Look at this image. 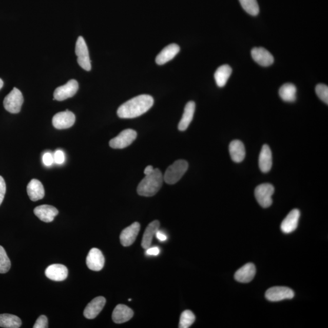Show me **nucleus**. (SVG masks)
<instances>
[{"label":"nucleus","instance_id":"nucleus-1","mask_svg":"<svg viewBox=\"0 0 328 328\" xmlns=\"http://www.w3.org/2000/svg\"><path fill=\"white\" fill-rule=\"evenodd\" d=\"M154 104V99L150 95L142 94L130 99L118 109V117L122 119H132L147 112Z\"/></svg>","mask_w":328,"mask_h":328},{"label":"nucleus","instance_id":"nucleus-2","mask_svg":"<svg viewBox=\"0 0 328 328\" xmlns=\"http://www.w3.org/2000/svg\"><path fill=\"white\" fill-rule=\"evenodd\" d=\"M164 177L160 169L155 168L150 175H146L139 183L138 194L142 197H153L161 189Z\"/></svg>","mask_w":328,"mask_h":328},{"label":"nucleus","instance_id":"nucleus-3","mask_svg":"<svg viewBox=\"0 0 328 328\" xmlns=\"http://www.w3.org/2000/svg\"><path fill=\"white\" fill-rule=\"evenodd\" d=\"M188 164L185 160H178L169 166L165 171L164 181L168 184H175L181 180L187 171Z\"/></svg>","mask_w":328,"mask_h":328},{"label":"nucleus","instance_id":"nucleus-4","mask_svg":"<svg viewBox=\"0 0 328 328\" xmlns=\"http://www.w3.org/2000/svg\"><path fill=\"white\" fill-rule=\"evenodd\" d=\"M24 101L23 94L18 89L14 88L9 94L6 96L3 105L6 111L11 113H18L21 111Z\"/></svg>","mask_w":328,"mask_h":328},{"label":"nucleus","instance_id":"nucleus-5","mask_svg":"<svg viewBox=\"0 0 328 328\" xmlns=\"http://www.w3.org/2000/svg\"><path fill=\"white\" fill-rule=\"evenodd\" d=\"M274 187L268 183L258 185L255 190V196L258 203L263 208L269 207L273 204Z\"/></svg>","mask_w":328,"mask_h":328},{"label":"nucleus","instance_id":"nucleus-6","mask_svg":"<svg viewBox=\"0 0 328 328\" xmlns=\"http://www.w3.org/2000/svg\"><path fill=\"white\" fill-rule=\"evenodd\" d=\"M75 54L78 56V62L79 66L86 71H90L91 65L88 46L82 36H79L77 42H76Z\"/></svg>","mask_w":328,"mask_h":328},{"label":"nucleus","instance_id":"nucleus-7","mask_svg":"<svg viewBox=\"0 0 328 328\" xmlns=\"http://www.w3.org/2000/svg\"><path fill=\"white\" fill-rule=\"evenodd\" d=\"M137 138V131L132 129L122 131L118 137L109 141V146L114 149H123L130 146Z\"/></svg>","mask_w":328,"mask_h":328},{"label":"nucleus","instance_id":"nucleus-8","mask_svg":"<svg viewBox=\"0 0 328 328\" xmlns=\"http://www.w3.org/2000/svg\"><path fill=\"white\" fill-rule=\"evenodd\" d=\"M78 82L72 79L65 85L55 89L54 92V100L63 101L72 98L78 92Z\"/></svg>","mask_w":328,"mask_h":328},{"label":"nucleus","instance_id":"nucleus-9","mask_svg":"<svg viewBox=\"0 0 328 328\" xmlns=\"http://www.w3.org/2000/svg\"><path fill=\"white\" fill-rule=\"evenodd\" d=\"M294 292L290 288L284 286H275L266 291L265 296L270 301H280L293 299Z\"/></svg>","mask_w":328,"mask_h":328},{"label":"nucleus","instance_id":"nucleus-10","mask_svg":"<svg viewBox=\"0 0 328 328\" xmlns=\"http://www.w3.org/2000/svg\"><path fill=\"white\" fill-rule=\"evenodd\" d=\"M75 122V117L73 112L66 109L65 111L60 112L52 118V124L58 130H64L72 127Z\"/></svg>","mask_w":328,"mask_h":328},{"label":"nucleus","instance_id":"nucleus-11","mask_svg":"<svg viewBox=\"0 0 328 328\" xmlns=\"http://www.w3.org/2000/svg\"><path fill=\"white\" fill-rule=\"evenodd\" d=\"M105 264V257L102 252L97 248H92L87 257V265L89 269L100 271Z\"/></svg>","mask_w":328,"mask_h":328},{"label":"nucleus","instance_id":"nucleus-12","mask_svg":"<svg viewBox=\"0 0 328 328\" xmlns=\"http://www.w3.org/2000/svg\"><path fill=\"white\" fill-rule=\"evenodd\" d=\"M141 225L138 222L122 230L120 235V241L122 246L128 247L134 243L140 231Z\"/></svg>","mask_w":328,"mask_h":328},{"label":"nucleus","instance_id":"nucleus-13","mask_svg":"<svg viewBox=\"0 0 328 328\" xmlns=\"http://www.w3.org/2000/svg\"><path fill=\"white\" fill-rule=\"evenodd\" d=\"M104 297H98L89 303L84 310V316L88 319H94L101 312L105 305Z\"/></svg>","mask_w":328,"mask_h":328},{"label":"nucleus","instance_id":"nucleus-14","mask_svg":"<svg viewBox=\"0 0 328 328\" xmlns=\"http://www.w3.org/2000/svg\"><path fill=\"white\" fill-rule=\"evenodd\" d=\"M45 275L46 277L52 281H62L67 278L68 271L64 265L54 264L46 268Z\"/></svg>","mask_w":328,"mask_h":328},{"label":"nucleus","instance_id":"nucleus-15","mask_svg":"<svg viewBox=\"0 0 328 328\" xmlns=\"http://www.w3.org/2000/svg\"><path fill=\"white\" fill-rule=\"evenodd\" d=\"M300 217V211L294 209L284 218L281 224V230L284 234H291L296 230Z\"/></svg>","mask_w":328,"mask_h":328},{"label":"nucleus","instance_id":"nucleus-16","mask_svg":"<svg viewBox=\"0 0 328 328\" xmlns=\"http://www.w3.org/2000/svg\"><path fill=\"white\" fill-rule=\"evenodd\" d=\"M34 212L35 216L45 223H51L59 214L57 208L49 205H40L35 208Z\"/></svg>","mask_w":328,"mask_h":328},{"label":"nucleus","instance_id":"nucleus-17","mask_svg":"<svg viewBox=\"0 0 328 328\" xmlns=\"http://www.w3.org/2000/svg\"><path fill=\"white\" fill-rule=\"evenodd\" d=\"M251 55L254 61L261 66H269L274 64L273 55L263 48H254L251 51Z\"/></svg>","mask_w":328,"mask_h":328},{"label":"nucleus","instance_id":"nucleus-18","mask_svg":"<svg viewBox=\"0 0 328 328\" xmlns=\"http://www.w3.org/2000/svg\"><path fill=\"white\" fill-rule=\"evenodd\" d=\"M256 274V267L253 263H247L235 274V279L240 283H249Z\"/></svg>","mask_w":328,"mask_h":328},{"label":"nucleus","instance_id":"nucleus-19","mask_svg":"<svg viewBox=\"0 0 328 328\" xmlns=\"http://www.w3.org/2000/svg\"><path fill=\"white\" fill-rule=\"evenodd\" d=\"M134 313L131 308L124 304H118L112 314L114 322L118 324L127 322L133 317Z\"/></svg>","mask_w":328,"mask_h":328},{"label":"nucleus","instance_id":"nucleus-20","mask_svg":"<svg viewBox=\"0 0 328 328\" xmlns=\"http://www.w3.org/2000/svg\"><path fill=\"white\" fill-rule=\"evenodd\" d=\"M180 51V48L178 45H169L157 55L156 62L159 65H164L173 59Z\"/></svg>","mask_w":328,"mask_h":328},{"label":"nucleus","instance_id":"nucleus-21","mask_svg":"<svg viewBox=\"0 0 328 328\" xmlns=\"http://www.w3.org/2000/svg\"><path fill=\"white\" fill-rule=\"evenodd\" d=\"M195 103L193 101L188 102L184 108V114L178 125V129L181 131L186 130L192 121L195 111Z\"/></svg>","mask_w":328,"mask_h":328},{"label":"nucleus","instance_id":"nucleus-22","mask_svg":"<svg viewBox=\"0 0 328 328\" xmlns=\"http://www.w3.org/2000/svg\"><path fill=\"white\" fill-rule=\"evenodd\" d=\"M27 192L30 200L32 201L42 200L45 197L44 185L41 182L35 179L29 182L27 186Z\"/></svg>","mask_w":328,"mask_h":328},{"label":"nucleus","instance_id":"nucleus-23","mask_svg":"<svg viewBox=\"0 0 328 328\" xmlns=\"http://www.w3.org/2000/svg\"><path fill=\"white\" fill-rule=\"evenodd\" d=\"M273 166V155L271 148L266 144L263 146L259 157V167L263 173H267Z\"/></svg>","mask_w":328,"mask_h":328},{"label":"nucleus","instance_id":"nucleus-24","mask_svg":"<svg viewBox=\"0 0 328 328\" xmlns=\"http://www.w3.org/2000/svg\"><path fill=\"white\" fill-rule=\"evenodd\" d=\"M229 153L231 160L237 163H239L244 160L246 156L244 145L239 140H234L231 142L229 145Z\"/></svg>","mask_w":328,"mask_h":328},{"label":"nucleus","instance_id":"nucleus-25","mask_svg":"<svg viewBox=\"0 0 328 328\" xmlns=\"http://www.w3.org/2000/svg\"><path fill=\"white\" fill-rule=\"evenodd\" d=\"M160 221L155 220L149 224L147 227L146 228L141 243L142 247L145 249H147V248L150 247L152 240H153L156 234L160 229Z\"/></svg>","mask_w":328,"mask_h":328},{"label":"nucleus","instance_id":"nucleus-26","mask_svg":"<svg viewBox=\"0 0 328 328\" xmlns=\"http://www.w3.org/2000/svg\"><path fill=\"white\" fill-rule=\"evenodd\" d=\"M233 72V69L229 65H224L217 69L215 73V81L219 87H224Z\"/></svg>","mask_w":328,"mask_h":328},{"label":"nucleus","instance_id":"nucleus-27","mask_svg":"<svg viewBox=\"0 0 328 328\" xmlns=\"http://www.w3.org/2000/svg\"><path fill=\"white\" fill-rule=\"evenodd\" d=\"M22 320L17 316L9 314H0V327L18 328L22 326Z\"/></svg>","mask_w":328,"mask_h":328},{"label":"nucleus","instance_id":"nucleus-28","mask_svg":"<svg viewBox=\"0 0 328 328\" xmlns=\"http://www.w3.org/2000/svg\"><path fill=\"white\" fill-rule=\"evenodd\" d=\"M297 88L292 84L281 86L279 90L280 98L285 102H293L296 100Z\"/></svg>","mask_w":328,"mask_h":328},{"label":"nucleus","instance_id":"nucleus-29","mask_svg":"<svg viewBox=\"0 0 328 328\" xmlns=\"http://www.w3.org/2000/svg\"><path fill=\"white\" fill-rule=\"evenodd\" d=\"M242 8L248 14L257 16L259 14L260 9L257 0H239Z\"/></svg>","mask_w":328,"mask_h":328},{"label":"nucleus","instance_id":"nucleus-30","mask_svg":"<svg viewBox=\"0 0 328 328\" xmlns=\"http://www.w3.org/2000/svg\"><path fill=\"white\" fill-rule=\"evenodd\" d=\"M195 314L190 310H185L182 313L180 317L179 327L188 328L194 324L195 321Z\"/></svg>","mask_w":328,"mask_h":328},{"label":"nucleus","instance_id":"nucleus-31","mask_svg":"<svg viewBox=\"0 0 328 328\" xmlns=\"http://www.w3.org/2000/svg\"><path fill=\"white\" fill-rule=\"evenodd\" d=\"M11 266V261H10L5 248L0 246V274L8 273Z\"/></svg>","mask_w":328,"mask_h":328},{"label":"nucleus","instance_id":"nucleus-32","mask_svg":"<svg viewBox=\"0 0 328 328\" xmlns=\"http://www.w3.org/2000/svg\"><path fill=\"white\" fill-rule=\"evenodd\" d=\"M316 94L321 101L328 104V87L324 84H319L316 88Z\"/></svg>","mask_w":328,"mask_h":328},{"label":"nucleus","instance_id":"nucleus-33","mask_svg":"<svg viewBox=\"0 0 328 328\" xmlns=\"http://www.w3.org/2000/svg\"><path fill=\"white\" fill-rule=\"evenodd\" d=\"M34 328H47L48 327V321L47 317L45 316H41L38 318L34 324Z\"/></svg>","mask_w":328,"mask_h":328},{"label":"nucleus","instance_id":"nucleus-34","mask_svg":"<svg viewBox=\"0 0 328 328\" xmlns=\"http://www.w3.org/2000/svg\"><path fill=\"white\" fill-rule=\"evenodd\" d=\"M6 191V185L4 179L0 176V205L3 203Z\"/></svg>","mask_w":328,"mask_h":328},{"label":"nucleus","instance_id":"nucleus-35","mask_svg":"<svg viewBox=\"0 0 328 328\" xmlns=\"http://www.w3.org/2000/svg\"><path fill=\"white\" fill-rule=\"evenodd\" d=\"M54 160L56 164H62L64 163L65 160L64 152L61 150L56 151L54 156Z\"/></svg>","mask_w":328,"mask_h":328},{"label":"nucleus","instance_id":"nucleus-36","mask_svg":"<svg viewBox=\"0 0 328 328\" xmlns=\"http://www.w3.org/2000/svg\"><path fill=\"white\" fill-rule=\"evenodd\" d=\"M43 162L46 166H50L54 162V157L50 153H46L43 157Z\"/></svg>","mask_w":328,"mask_h":328},{"label":"nucleus","instance_id":"nucleus-37","mask_svg":"<svg viewBox=\"0 0 328 328\" xmlns=\"http://www.w3.org/2000/svg\"><path fill=\"white\" fill-rule=\"evenodd\" d=\"M160 250L157 247H149L147 248V251H146V253H147L148 255H155V256H157V255L160 254Z\"/></svg>","mask_w":328,"mask_h":328},{"label":"nucleus","instance_id":"nucleus-38","mask_svg":"<svg viewBox=\"0 0 328 328\" xmlns=\"http://www.w3.org/2000/svg\"><path fill=\"white\" fill-rule=\"evenodd\" d=\"M156 235H157L158 239L160 241H165L167 240L166 235L162 234L160 230H158L157 231V234H156Z\"/></svg>","mask_w":328,"mask_h":328},{"label":"nucleus","instance_id":"nucleus-39","mask_svg":"<svg viewBox=\"0 0 328 328\" xmlns=\"http://www.w3.org/2000/svg\"><path fill=\"white\" fill-rule=\"evenodd\" d=\"M154 169L155 168L153 167V166H151V165H148V166H147V167L145 168V170H144L145 175L146 176V175H150V173H152V172L153 171Z\"/></svg>","mask_w":328,"mask_h":328},{"label":"nucleus","instance_id":"nucleus-40","mask_svg":"<svg viewBox=\"0 0 328 328\" xmlns=\"http://www.w3.org/2000/svg\"><path fill=\"white\" fill-rule=\"evenodd\" d=\"M3 81H2V79H0V89H1L3 87Z\"/></svg>","mask_w":328,"mask_h":328}]
</instances>
